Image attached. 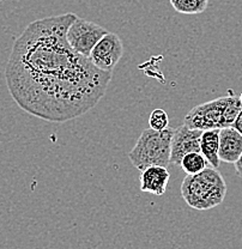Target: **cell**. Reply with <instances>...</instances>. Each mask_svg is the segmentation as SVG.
Here are the masks:
<instances>
[{
	"label": "cell",
	"mask_w": 242,
	"mask_h": 249,
	"mask_svg": "<svg viewBox=\"0 0 242 249\" xmlns=\"http://www.w3.org/2000/svg\"><path fill=\"white\" fill-rule=\"evenodd\" d=\"M77 15L31 22L16 38L5 69L18 107L49 123H67L91 110L105 96L112 72L74 51L66 33Z\"/></svg>",
	"instance_id": "1"
},
{
	"label": "cell",
	"mask_w": 242,
	"mask_h": 249,
	"mask_svg": "<svg viewBox=\"0 0 242 249\" xmlns=\"http://www.w3.org/2000/svg\"><path fill=\"white\" fill-rule=\"evenodd\" d=\"M186 204L198 211H207L221 205L227 196V183L216 168H205L193 175H186L181 185Z\"/></svg>",
	"instance_id": "2"
},
{
	"label": "cell",
	"mask_w": 242,
	"mask_h": 249,
	"mask_svg": "<svg viewBox=\"0 0 242 249\" xmlns=\"http://www.w3.org/2000/svg\"><path fill=\"white\" fill-rule=\"evenodd\" d=\"M241 110L240 97L235 95L223 96L191 109L185 116L184 124L189 128L200 131L221 129L223 127L233 126Z\"/></svg>",
	"instance_id": "3"
},
{
	"label": "cell",
	"mask_w": 242,
	"mask_h": 249,
	"mask_svg": "<svg viewBox=\"0 0 242 249\" xmlns=\"http://www.w3.org/2000/svg\"><path fill=\"white\" fill-rule=\"evenodd\" d=\"M174 128L167 127L162 131L144 129L138 138L133 149L129 152L132 165L142 171L150 165L168 167L170 163L171 138Z\"/></svg>",
	"instance_id": "4"
},
{
	"label": "cell",
	"mask_w": 242,
	"mask_h": 249,
	"mask_svg": "<svg viewBox=\"0 0 242 249\" xmlns=\"http://www.w3.org/2000/svg\"><path fill=\"white\" fill-rule=\"evenodd\" d=\"M107 33L108 30L101 25L77 16L76 19L67 29L66 37L74 52L89 58L93 47Z\"/></svg>",
	"instance_id": "5"
},
{
	"label": "cell",
	"mask_w": 242,
	"mask_h": 249,
	"mask_svg": "<svg viewBox=\"0 0 242 249\" xmlns=\"http://www.w3.org/2000/svg\"><path fill=\"white\" fill-rule=\"evenodd\" d=\"M124 54L121 38L114 33H107L91 51L89 59L97 69L113 72Z\"/></svg>",
	"instance_id": "6"
},
{
	"label": "cell",
	"mask_w": 242,
	"mask_h": 249,
	"mask_svg": "<svg viewBox=\"0 0 242 249\" xmlns=\"http://www.w3.org/2000/svg\"><path fill=\"white\" fill-rule=\"evenodd\" d=\"M203 131L189 128L186 124H181L174 129L171 138L170 164L180 165L185 155L189 152H200V140Z\"/></svg>",
	"instance_id": "7"
},
{
	"label": "cell",
	"mask_w": 242,
	"mask_h": 249,
	"mask_svg": "<svg viewBox=\"0 0 242 249\" xmlns=\"http://www.w3.org/2000/svg\"><path fill=\"white\" fill-rule=\"evenodd\" d=\"M242 154V134L234 126L220 129V149L218 157L221 162L235 163Z\"/></svg>",
	"instance_id": "8"
},
{
	"label": "cell",
	"mask_w": 242,
	"mask_h": 249,
	"mask_svg": "<svg viewBox=\"0 0 242 249\" xmlns=\"http://www.w3.org/2000/svg\"><path fill=\"white\" fill-rule=\"evenodd\" d=\"M169 178H170V174L167 167L150 165L147 169L142 170V174H140V191L148 192L155 196H163L167 191Z\"/></svg>",
	"instance_id": "9"
},
{
	"label": "cell",
	"mask_w": 242,
	"mask_h": 249,
	"mask_svg": "<svg viewBox=\"0 0 242 249\" xmlns=\"http://www.w3.org/2000/svg\"><path fill=\"white\" fill-rule=\"evenodd\" d=\"M218 149H220V129L215 128L203 131L202 140H200V152L204 155L209 164L216 169H218L221 164Z\"/></svg>",
	"instance_id": "10"
},
{
	"label": "cell",
	"mask_w": 242,
	"mask_h": 249,
	"mask_svg": "<svg viewBox=\"0 0 242 249\" xmlns=\"http://www.w3.org/2000/svg\"><path fill=\"white\" fill-rule=\"evenodd\" d=\"M207 165L209 162L202 152H189L184 156L180 167L186 173V175H193L204 170Z\"/></svg>",
	"instance_id": "11"
},
{
	"label": "cell",
	"mask_w": 242,
	"mask_h": 249,
	"mask_svg": "<svg viewBox=\"0 0 242 249\" xmlns=\"http://www.w3.org/2000/svg\"><path fill=\"white\" fill-rule=\"evenodd\" d=\"M176 12L184 15L203 14L209 5V0H169Z\"/></svg>",
	"instance_id": "12"
},
{
	"label": "cell",
	"mask_w": 242,
	"mask_h": 249,
	"mask_svg": "<svg viewBox=\"0 0 242 249\" xmlns=\"http://www.w3.org/2000/svg\"><path fill=\"white\" fill-rule=\"evenodd\" d=\"M150 127L156 131H162V129L169 127V118L168 114L163 109H155L151 111L149 118Z\"/></svg>",
	"instance_id": "13"
},
{
	"label": "cell",
	"mask_w": 242,
	"mask_h": 249,
	"mask_svg": "<svg viewBox=\"0 0 242 249\" xmlns=\"http://www.w3.org/2000/svg\"><path fill=\"white\" fill-rule=\"evenodd\" d=\"M234 165H235L236 175H238L239 178H242V154H241L240 157H239V160H236L235 163H234Z\"/></svg>",
	"instance_id": "14"
},
{
	"label": "cell",
	"mask_w": 242,
	"mask_h": 249,
	"mask_svg": "<svg viewBox=\"0 0 242 249\" xmlns=\"http://www.w3.org/2000/svg\"><path fill=\"white\" fill-rule=\"evenodd\" d=\"M233 126L235 127V128L238 129V131L240 132V133L242 134V110L240 111V113H239L238 118H236L235 123L233 124Z\"/></svg>",
	"instance_id": "15"
},
{
	"label": "cell",
	"mask_w": 242,
	"mask_h": 249,
	"mask_svg": "<svg viewBox=\"0 0 242 249\" xmlns=\"http://www.w3.org/2000/svg\"><path fill=\"white\" fill-rule=\"evenodd\" d=\"M240 100H241V102H242V92H241V95H240Z\"/></svg>",
	"instance_id": "16"
}]
</instances>
